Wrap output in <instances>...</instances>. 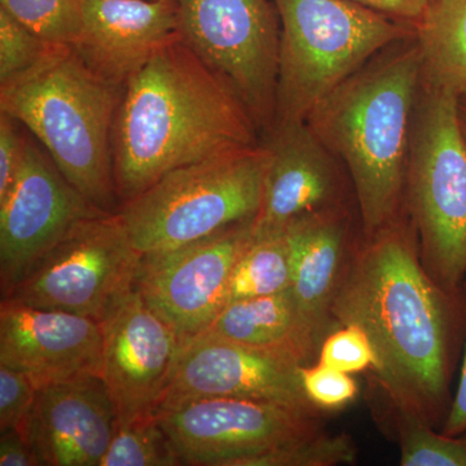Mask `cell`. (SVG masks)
Instances as JSON below:
<instances>
[{
    "label": "cell",
    "mask_w": 466,
    "mask_h": 466,
    "mask_svg": "<svg viewBox=\"0 0 466 466\" xmlns=\"http://www.w3.org/2000/svg\"><path fill=\"white\" fill-rule=\"evenodd\" d=\"M415 227L400 218L348 259L330 315L372 342V370L392 406L431 426L451 407L450 380L464 289L451 293L422 265Z\"/></svg>",
    "instance_id": "cell-1"
},
{
    "label": "cell",
    "mask_w": 466,
    "mask_h": 466,
    "mask_svg": "<svg viewBox=\"0 0 466 466\" xmlns=\"http://www.w3.org/2000/svg\"><path fill=\"white\" fill-rule=\"evenodd\" d=\"M259 135L241 100L175 39L122 92L112 133L119 200H133L186 165L259 146Z\"/></svg>",
    "instance_id": "cell-2"
},
{
    "label": "cell",
    "mask_w": 466,
    "mask_h": 466,
    "mask_svg": "<svg viewBox=\"0 0 466 466\" xmlns=\"http://www.w3.org/2000/svg\"><path fill=\"white\" fill-rule=\"evenodd\" d=\"M420 90L421 60L412 36L370 58L306 118L348 168L366 238L400 219Z\"/></svg>",
    "instance_id": "cell-3"
},
{
    "label": "cell",
    "mask_w": 466,
    "mask_h": 466,
    "mask_svg": "<svg viewBox=\"0 0 466 466\" xmlns=\"http://www.w3.org/2000/svg\"><path fill=\"white\" fill-rule=\"evenodd\" d=\"M122 92L88 69L73 46H54L38 66L0 85V112L38 140L86 200L116 214L112 133Z\"/></svg>",
    "instance_id": "cell-4"
},
{
    "label": "cell",
    "mask_w": 466,
    "mask_h": 466,
    "mask_svg": "<svg viewBox=\"0 0 466 466\" xmlns=\"http://www.w3.org/2000/svg\"><path fill=\"white\" fill-rule=\"evenodd\" d=\"M274 3L280 18L275 125L306 121L329 92L370 58L416 35L412 24L350 0Z\"/></svg>",
    "instance_id": "cell-5"
},
{
    "label": "cell",
    "mask_w": 466,
    "mask_h": 466,
    "mask_svg": "<svg viewBox=\"0 0 466 466\" xmlns=\"http://www.w3.org/2000/svg\"><path fill=\"white\" fill-rule=\"evenodd\" d=\"M269 153L265 144L170 171L118 216L142 256L164 253L249 222L262 207Z\"/></svg>",
    "instance_id": "cell-6"
},
{
    "label": "cell",
    "mask_w": 466,
    "mask_h": 466,
    "mask_svg": "<svg viewBox=\"0 0 466 466\" xmlns=\"http://www.w3.org/2000/svg\"><path fill=\"white\" fill-rule=\"evenodd\" d=\"M406 196L422 265L443 289L458 293L466 276V137L455 95L421 86Z\"/></svg>",
    "instance_id": "cell-7"
},
{
    "label": "cell",
    "mask_w": 466,
    "mask_h": 466,
    "mask_svg": "<svg viewBox=\"0 0 466 466\" xmlns=\"http://www.w3.org/2000/svg\"><path fill=\"white\" fill-rule=\"evenodd\" d=\"M183 42L241 100L259 133L276 116L280 18L274 0H175Z\"/></svg>",
    "instance_id": "cell-8"
},
{
    "label": "cell",
    "mask_w": 466,
    "mask_h": 466,
    "mask_svg": "<svg viewBox=\"0 0 466 466\" xmlns=\"http://www.w3.org/2000/svg\"><path fill=\"white\" fill-rule=\"evenodd\" d=\"M140 262L118 213L91 218L73 227L2 303L100 321L137 285Z\"/></svg>",
    "instance_id": "cell-9"
},
{
    "label": "cell",
    "mask_w": 466,
    "mask_h": 466,
    "mask_svg": "<svg viewBox=\"0 0 466 466\" xmlns=\"http://www.w3.org/2000/svg\"><path fill=\"white\" fill-rule=\"evenodd\" d=\"M156 417L189 466H245L320 433L317 410L247 398L167 400Z\"/></svg>",
    "instance_id": "cell-10"
},
{
    "label": "cell",
    "mask_w": 466,
    "mask_h": 466,
    "mask_svg": "<svg viewBox=\"0 0 466 466\" xmlns=\"http://www.w3.org/2000/svg\"><path fill=\"white\" fill-rule=\"evenodd\" d=\"M41 147L27 140L14 186L0 201L2 299L73 227L108 214L86 200Z\"/></svg>",
    "instance_id": "cell-11"
},
{
    "label": "cell",
    "mask_w": 466,
    "mask_h": 466,
    "mask_svg": "<svg viewBox=\"0 0 466 466\" xmlns=\"http://www.w3.org/2000/svg\"><path fill=\"white\" fill-rule=\"evenodd\" d=\"M253 222L177 249L142 256L137 290L182 341L204 332L225 308L233 266L253 238Z\"/></svg>",
    "instance_id": "cell-12"
},
{
    "label": "cell",
    "mask_w": 466,
    "mask_h": 466,
    "mask_svg": "<svg viewBox=\"0 0 466 466\" xmlns=\"http://www.w3.org/2000/svg\"><path fill=\"white\" fill-rule=\"evenodd\" d=\"M103 375L118 425L155 416L168 389L183 341L147 305L137 285L100 320Z\"/></svg>",
    "instance_id": "cell-13"
},
{
    "label": "cell",
    "mask_w": 466,
    "mask_h": 466,
    "mask_svg": "<svg viewBox=\"0 0 466 466\" xmlns=\"http://www.w3.org/2000/svg\"><path fill=\"white\" fill-rule=\"evenodd\" d=\"M300 367L303 366L276 352L198 334L183 341L164 401L247 398L279 401L318 412L303 391Z\"/></svg>",
    "instance_id": "cell-14"
},
{
    "label": "cell",
    "mask_w": 466,
    "mask_h": 466,
    "mask_svg": "<svg viewBox=\"0 0 466 466\" xmlns=\"http://www.w3.org/2000/svg\"><path fill=\"white\" fill-rule=\"evenodd\" d=\"M0 364L36 389L103 375V330L95 319L2 303Z\"/></svg>",
    "instance_id": "cell-15"
},
{
    "label": "cell",
    "mask_w": 466,
    "mask_h": 466,
    "mask_svg": "<svg viewBox=\"0 0 466 466\" xmlns=\"http://www.w3.org/2000/svg\"><path fill=\"white\" fill-rule=\"evenodd\" d=\"M116 429L106 382L87 377L38 389L20 431L41 466H99Z\"/></svg>",
    "instance_id": "cell-16"
},
{
    "label": "cell",
    "mask_w": 466,
    "mask_h": 466,
    "mask_svg": "<svg viewBox=\"0 0 466 466\" xmlns=\"http://www.w3.org/2000/svg\"><path fill=\"white\" fill-rule=\"evenodd\" d=\"M263 137L269 157L254 236L284 232L297 218L339 207L336 157L308 122L276 124Z\"/></svg>",
    "instance_id": "cell-17"
},
{
    "label": "cell",
    "mask_w": 466,
    "mask_h": 466,
    "mask_svg": "<svg viewBox=\"0 0 466 466\" xmlns=\"http://www.w3.org/2000/svg\"><path fill=\"white\" fill-rule=\"evenodd\" d=\"M182 38L175 0H84L73 48L109 84H126L164 46Z\"/></svg>",
    "instance_id": "cell-18"
},
{
    "label": "cell",
    "mask_w": 466,
    "mask_h": 466,
    "mask_svg": "<svg viewBox=\"0 0 466 466\" xmlns=\"http://www.w3.org/2000/svg\"><path fill=\"white\" fill-rule=\"evenodd\" d=\"M348 217L339 205L297 218L284 231L291 290L306 317L324 336L336 325L330 309L348 262Z\"/></svg>",
    "instance_id": "cell-19"
},
{
    "label": "cell",
    "mask_w": 466,
    "mask_h": 466,
    "mask_svg": "<svg viewBox=\"0 0 466 466\" xmlns=\"http://www.w3.org/2000/svg\"><path fill=\"white\" fill-rule=\"evenodd\" d=\"M200 334L267 350L309 366L324 334L300 309L293 290L229 303Z\"/></svg>",
    "instance_id": "cell-20"
},
{
    "label": "cell",
    "mask_w": 466,
    "mask_h": 466,
    "mask_svg": "<svg viewBox=\"0 0 466 466\" xmlns=\"http://www.w3.org/2000/svg\"><path fill=\"white\" fill-rule=\"evenodd\" d=\"M415 38L422 87L466 95V0H431Z\"/></svg>",
    "instance_id": "cell-21"
},
{
    "label": "cell",
    "mask_w": 466,
    "mask_h": 466,
    "mask_svg": "<svg viewBox=\"0 0 466 466\" xmlns=\"http://www.w3.org/2000/svg\"><path fill=\"white\" fill-rule=\"evenodd\" d=\"M290 287V256L285 232L253 235L233 266L226 306L238 300L272 296Z\"/></svg>",
    "instance_id": "cell-22"
},
{
    "label": "cell",
    "mask_w": 466,
    "mask_h": 466,
    "mask_svg": "<svg viewBox=\"0 0 466 466\" xmlns=\"http://www.w3.org/2000/svg\"><path fill=\"white\" fill-rule=\"evenodd\" d=\"M392 407L401 466H466V438L437 433L416 413Z\"/></svg>",
    "instance_id": "cell-23"
},
{
    "label": "cell",
    "mask_w": 466,
    "mask_h": 466,
    "mask_svg": "<svg viewBox=\"0 0 466 466\" xmlns=\"http://www.w3.org/2000/svg\"><path fill=\"white\" fill-rule=\"evenodd\" d=\"M179 465L182 460L155 415L118 425L99 466Z\"/></svg>",
    "instance_id": "cell-24"
},
{
    "label": "cell",
    "mask_w": 466,
    "mask_h": 466,
    "mask_svg": "<svg viewBox=\"0 0 466 466\" xmlns=\"http://www.w3.org/2000/svg\"><path fill=\"white\" fill-rule=\"evenodd\" d=\"M0 9L52 46H73L81 33L84 0H0Z\"/></svg>",
    "instance_id": "cell-25"
},
{
    "label": "cell",
    "mask_w": 466,
    "mask_h": 466,
    "mask_svg": "<svg viewBox=\"0 0 466 466\" xmlns=\"http://www.w3.org/2000/svg\"><path fill=\"white\" fill-rule=\"evenodd\" d=\"M357 449L348 434L319 433L249 460L245 466H334L352 464Z\"/></svg>",
    "instance_id": "cell-26"
},
{
    "label": "cell",
    "mask_w": 466,
    "mask_h": 466,
    "mask_svg": "<svg viewBox=\"0 0 466 466\" xmlns=\"http://www.w3.org/2000/svg\"><path fill=\"white\" fill-rule=\"evenodd\" d=\"M54 46L0 9V85L38 66Z\"/></svg>",
    "instance_id": "cell-27"
},
{
    "label": "cell",
    "mask_w": 466,
    "mask_h": 466,
    "mask_svg": "<svg viewBox=\"0 0 466 466\" xmlns=\"http://www.w3.org/2000/svg\"><path fill=\"white\" fill-rule=\"evenodd\" d=\"M318 358V363L350 375L372 370L376 361L370 337L357 325H339L328 333L319 349Z\"/></svg>",
    "instance_id": "cell-28"
},
{
    "label": "cell",
    "mask_w": 466,
    "mask_h": 466,
    "mask_svg": "<svg viewBox=\"0 0 466 466\" xmlns=\"http://www.w3.org/2000/svg\"><path fill=\"white\" fill-rule=\"evenodd\" d=\"M300 381L309 403L318 410H339L357 398L358 383L350 373L317 363L300 367Z\"/></svg>",
    "instance_id": "cell-29"
},
{
    "label": "cell",
    "mask_w": 466,
    "mask_h": 466,
    "mask_svg": "<svg viewBox=\"0 0 466 466\" xmlns=\"http://www.w3.org/2000/svg\"><path fill=\"white\" fill-rule=\"evenodd\" d=\"M38 389L24 373L0 364V431H20L36 400Z\"/></svg>",
    "instance_id": "cell-30"
},
{
    "label": "cell",
    "mask_w": 466,
    "mask_h": 466,
    "mask_svg": "<svg viewBox=\"0 0 466 466\" xmlns=\"http://www.w3.org/2000/svg\"><path fill=\"white\" fill-rule=\"evenodd\" d=\"M21 127L14 116L0 112V201L11 191L25 157L29 137Z\"/></svg>",
    "instance_id": "cell-31"
},
{
    "label": "cell",
    "mask_w": 466,
    "mask_h": 466,
    "mask_svg": "<svg viewBox=\"0 0 466 466\" xmlns=\"http://www.w3.org/2000/svg\"><path fill=\"white\" fill-rule=\"evenodd\" d=\"M350 2L415 26L431 5V0H350Z\"/></svg>",
    "instance_id": "cell-32"
},
{
    "label": "cell",
    "mask_w": 466,
    "mask_h": 466,
    "mask_svg": "<svg viewBox=\"0 0 466 466\" xmlns=\"http://www.w3.org/2000/svg\"><path fill=\"white\" fill-rule=\"evenodd\" d=\"M0 466H41L16 428L0 431Z\"/></svg>",
    "instance_id": "cell-33"
},
{
    "label": "cell",
    "mask_w": 466,
    "mask_h": 466,
    "mask_svg": "<svg viewBox=\"0 0 466 466\" xmlns=\"http://www.w3.org/2000/svg\"><path fill=\"white\" fill-rule=\"evenodd\" d=\"M462 289H464L466 300L465 283ZM441 431L444 434L452 435V437H460V435L466 434V343L458 390H456L455 397L451 401L450 410L447 413L446 419H444L443 431Z\"/></svg>",
    "instance_id": "cell-34"
},
{
    "label": "cell",
    "mask_w": 466,
    "mask_h": 466,
    "mask_svg": "<svg viewBox=\"0 0 466 466\" xmlns=\"http://www.w3.org/2000/svg\"><path fill=\"white\" fill-rule=\"evenodd\" d=\"M459 116L460 124H461V128L466 137V95L459 97Z\"/></svg>",
    "instance_id": "cell-35"
},
{
    "label": "cell",
    "mask_w": 466,
    "mask_h": 466,
    "mask_svg": "<svg viewBox=\"0 0 466 466\" xmlns=\"http://www.w3.org/2000/svg\"></svg>",
    "instance_id": "cell-36"
}]
</instances>
